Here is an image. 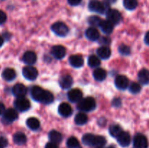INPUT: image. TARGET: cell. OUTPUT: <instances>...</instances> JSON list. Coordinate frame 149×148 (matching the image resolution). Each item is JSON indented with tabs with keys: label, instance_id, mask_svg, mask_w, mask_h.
<instances>
[{
	"label": "cell",
	"instance_id": "1",
	"mask_svg": "<svg viewBox=\"0 0 149 148\" xmlns=\"http://www.w3.org/2000/svg\"><path fill=\"white\" fill-rule=\"evenodd\" d=\"M31 94L33 100L45 104H50L54 100V96L52 93L49 91L44 90L38 86L32 87L31 89Z\"/></svg>",
	"mask_w": 149,
	"mask_h": 148
},
{
	"label": "cell",
	"instance_id": "2",
	"mask_svg": "<svg viewBox=\"0 0 149 148\" xmlns=\"http://www.w3.org/2000/svg\"><path fill=\"white\" fill-rule=\"evenodd\" d=\"M96 107V102L93 97H86L81 99L78 104V108L82 111H92L95 110Z\"/></svg>",
	"mask_w": 149,
	"mask_h": 148
},
{
	"label": "cell",
	"instance_id": "3",
	"mask_svg": "<svg viewBox=\"0 0 149 148\" xmlns=\"http://www.w3.org/2000/svg\"><path fill=\"white\" fill-rule=\"evenodd\" d=\"M51 29L56 35L59 36H65L68 33V27L63 22H57L52 26Z\"/></svg>",
	"mask_w": 149,
	"mask_h": 148
},
{
	"label": "cell",
	"instance_id": "4",
	"mask_svg": "<svg viewBox=\"0 0 149 148\" xmlns=\"http://www.w3.org/2000/svg\"><path fill=\"white\" fill-rule=\"evenodd\" d=\"M88 7L90 11L100 13V14H103L106 11L105 4L98 0H92L89 3Z\"/></svg>",
	"mask_w": 149,
	"mask_h": 148
},
{
	"label": "cell",
	"instance_id": "5",
	"mask_svg": "<svg viewBox=\"0 0 149 148\" xmlns=\"http://www.w3.org/2000/svg\"><path fill=\"white\" fill-rule=\"evenodd\" d=\"M134 148H148V142L147 138L141 133H138L133 139Z\"/></svg>",
	"mask_w": 149,
	"mask_h": 148
},
{
	"label": "cell",
	"instance_id": "6",
	"mask_svg": "<svg viewBox=\"0 0 149 148\" xmlns=\"http://www.w3.org/2000/svg\"><path fill=\"white\" fill-rule=\"evenodd\" d=\"M15 107L17 110L21 112L27 111L31 107L30 102L25 97H18L15 101Z\"/></svg>",
	"mask_w": 149,
	"mask_h": 148
},
{
	"label": "cell",
	"instance_id": "7",
	"mask_svg": "<svg viewBox=\"0 0 149 148\" xmlns=\"http://www.w3.org/2000/svg\"><path fill=\"white\" fill-rule=\"evenodd\" d=\"M23 75L29 81H34L38 76V71L32 66H26L23 69Z\"/></svg>",
	"mask_w": 149,
	"mask_h": 148
},
{
	"label": "cell",
	"instance_id": "8",
	"mask_svg": "<svg viewBox=\"0 0 149 148\" xmlns=\"http://www.w3.org/2000/svg\"><path fill=\"white\" fill-rule=\"evenodd\" d=\"M106 17H107V20L111 22L113 25L118 24L120 22L121 18H122L121 13L116 10H108Z\"/></svg>",
	"mask_w": 149,
	"mask_h": 148
},
{
	"label": "cell",
	"instance_id": "9",
	"mask_svg": "<svg viewBox=\"0 0 149 148\" xmlns=\"http://www.w3.org/2000/svg\"><path fill=\"white\" fill-rule=\"evenodd\" d=\"M51 54L55 58L58 59H61L65 57L66 54V50L64 46L61 45H56V46H52L51 49Z\"/></svg>",
	"mask_w": 149,
	"mask_h": 148
},
{
	"label": "cell",
	"instance_id": "10",
	"mask_svg": "<svg viewBox=\"0 0 149 148\" xmlns=\"http://www.w3.org/2000/svg\"><path fill=\"white\" fill-rule=\"evenodd\" d=\"M83 94L79 89H73L68 93V98L71 102H79L82 99Z\"/></svg>",
	"mask_w": 149,
	"mask_h": 148
},
{
	"label": "cell",
	"instance_id": "11",
	"mask_svg": "<svg viewBox=\"0 0 149 148\" xmlns=\"http://www.w3.org/2000/svg\"><path fill=\"white\" fill-rule=\"evenodd\" d=\"M58 113L63 117H69L72 114V108L69 104L63 102L58 107Z\"/></svg>",
	"mask_w": 149,
	"mask_h": 148
},
{
	"label": "cell",
	"instance_id": "12",
	"mask_svg": "<svg viewBox=\"0 0 149 148\" xmlns=\"http://www.w3.org/2000/svg\"><path fill=\"white\" fill-rule=\"evenodd\" d=\"M117 141L118 143H119L122 147H125L129 146L131 142L130 135L129 133H127V132L122 131V133L117 136Z\"/></svg>",
	"mask_w": 149,
	"mask_h": 148
},
{
	"label": "cell",
	"instance_id": "13",
	"mask_svg": "<svg viewBox=\"0 0 149 148\" xmlns=\"http://www.w3.org/2000/svg\"><path fill=\"white\" fill-rule=\"evenodd\" d=\"M115 85L119 89H126L129 85V80L125 75H118L115 79Z\"/></svg>",
	"mask_w": 149,
	"mask_h": 148
},
{
	"label": "cell",
	"instance_id": "14",
	"mask_svg": "<svg viewBox=\"0 0 149 148\" xmlns=\"http://www.w3.org/2000/svg\"><path fill=\"white\" fill-rule=\"evenodd\" d=\"M13 93L17 98L18 97H24L27 93V89L23 84H17L13 86Z\"/></svg>",
	"mask_w": 149,
	"mask_h": 148
},
{
	"label": "cell",
	"instance_id": "15",
	"mask_svg": "<svg viewBox=\"0 0 149 148\" xmlns=\"http://www.w3.org/2000/svg\"><path fill=\"white\" fill-rule=\"evenodd\" d=\"M97 136L93 135L92 133H86L83 136L82 142L83 143L87 146H97Z\"/></svg>",
	"mask_w": 149,
	"mask_h": 148
},
{
	"label": "cell",
	"instance_id": "16",
	"mask_svg": "<svg viewBox=\"0 0 149 148\" xmlns=\"http://www.w3.org/2000/svg\"><path fill=\"white\" fill-rule=\"evenodd\" d=\"M69 62L71 66L76 68H79L82 67L84 65V59L80 55H71L69 57Z\"/></svg>",
	"mask_w": 149,
	"mask_h": 148
},
{
	"label": "cell",
	"instance_id": "17",
	"mask_svg": "<svg viewBox=\"0 0 149 148\" xmlns=\"http://www.w3.org/2000/svg\"><path fill=\"white\" fill-rule=\"evenodd\" d=\"M36 55L32 51H27L23 56V61L28 65H33L36 62Z\"/></svg>",
	"mask_w": 149,
	"mask_h": 148
},
{
	"label": "cell",
	"instance_id": "18",
	"mask_svg": "<svg viewBox=\"0 0 149 148\" xmlns=\"http://www.w3.org/2000/svg\"><path fill=\"white\" fill-rule=\"evenodd\" d=\"M3 116H4V120H6L7 121L13 122L17 118L18 115H17V111L15 109L9 108L4 112Z\"/></svg>",
	"mask_w": 149,
	"mask_h": 148
},
{
	"label": "cell",
	"instance_id": "19",
	"mask_svg": "<svg viewBox=\"0 0 149 148\" xmlns=\"http://www.w3.org/2000/svg\"><path fill=\"white\" fill-rule=\"evenodd\" d=\"M85 36L90 41H97L100 37V33L95 28H89L85 31Z\"/></svg>",
	"mask_w": 149,
	"mask_h": 148
},
{
	"label": "cell",
	"instance_id": "20",
	"mask_svg": "<svg viewBox=\"0 0 149 148\" xmlns=\"http://www.w3.org/2000/svg\"><path fill=\"white\" fill-rule=\"evenodd\" d=\"M60 86L62 89H66L70 88L73 84V78L71 75H65L61 78L59 81Z\"/></svg>",
	"mask_w": 149,
	"mask_h": 148
},
{
	"label": "cell",
	"instance_id": "21",
	"mask_svg": "<svg viewBox=\"0 0 149 148\" xmlns=\"http://www.w3.org/2000/svg\"><path fill=\"white\" fill-rule=\"evenodd\" d=\"M99 26L102 31L106 34H110L113 30V25L109 20H101Z\"/></svg>",
	"mask_w": 149,
	"mask_h": 148
},
{
	"label": "cell",
	"instance_id": "22",
	"mask_svg": "<svg viewBox=\"0 0 149 148\" xmlns=\"http://www.w3.org/2000/svg\"><path fill=\"white\" fill-rule=\"evenodd\" d=\"M97 54L99 57L102 58L103 59H106L110 57L111 55V49L109 47L106 46H103L97 49Z\"/></svg>",
	"mask_w": 149,
	"mask_h": 148
},
{
	"label": "cell",
	"instance_id": "23",
	"mask_svg": "<svg viewBox=\"0 0 149 148\" xmlns=\"http://www.w3.org/2000/svg\"><path fill=\"white\" fill-rule=\"evenodd\" d=\"M16 77V73L13 68H6L2 72V78L7 81L14 80Z\"/></svg>",
	"mask_w": 149,
	"mask_h": 148
},
{
	"label": "cell",
	"instance_id": "24",
	"mask_svg": "<svg viewBox=\"0 0 149 148\" xmlns=\"http://www.w3.org/2000/svg\"><path fill=\"white\" fill-rule=\"evenodd\" d=\"M138 80L143 85L149 84V71L146 69H142L138 73Z\"/></svg>",
	"mask_w": 149,
	"mask_h": 148
},
{
	"label": "cell",
	"instance_id": "25",
	"mask_svg": "<svg viewBox=\"0 0 149 148\" xmlns=\"http://www.w3.org/2000/svg\"><path fill=\"white\" fill-rule=\"evenodd\" d=\"M107 76V73L103 68H97L93 72V77L96 81H103L106 79Z\"/></svg>",
	"mask_w": 149,
	"mask_h": 148
},
{
	"label": "cell",
	"instance_id": "26",
	"mask_svg": "<svg viewBox=\"0 0 149 148\" xmlns=\"http://www.w3.org/2000/svg\"><path fill=\"white\" fill-rule=\"evenodd\" d=\"M13 141H14L16 145H23L26 144V141H27V138H26V135L22 133V132H17L13 136Z\"/></svg>",
	"mask_w": 149,
	"mask_h": 148
},
{
	"label": "cell",
	"instance_id": "27",
	"mask_svg": "<svg viewBox=\"0 0 149 148\" xmlns=\"http://www.w3.org/2000/svg\"><path fill=\"white\" fill-rule=\"evenodd\" d=\"M49 139L52 142L55 144H58L62 141V134L59 131L55 130L51 131L49 133Z\"/></svg>",
	"mask_w": 149,
	"mask_h": 148
},
{
	"label": "cell",
	"instance_id": "28",
	"mask_svg": "<svg viewBox=\"0 0 149 148\" xmlns=\"http://www.w3.org/2000/svg\"><path fill=\"white\" fill-rule=\"evenodd\" d=\"M26 125L31 130H37L40 126V122L36 118H29L26 120Z\"/></svg>",
	"mask_w": 149,
	"mask_h": 148
},
{
	"label": "cell",
	"instance_id": "29",
	"mask_svg": "<svg viewBox=\"0 0 149 148\" xmlns=\"http://www.w3.org/2000/svg\"><path fill=\"white\" fill-rule=\"evenodd\" d=\"M87 120H88V118H87V115L83 113H77L74 118L76 124L79 125V126H82V125L85 124L87 122Z\"/></svg>",
	"mask_w": 149,
	"mask_h": 148
},
{
	"label": "cell",
	"instance_id": "30",
	"mask_svg": "<svg viewBox=\"0 0 149 148\" xmlns=\"http://www.w3.org/2000/svg\"><path fill=\"white\" fill-rule=\"evenodd\" d=\"M88 65L91 68H97L100 65V60L98 57L90 55L88 58Z\"/></svg>",
	"mask_w": 149,
	"mask_h": 148
},
{
	"label": "cell",
	"instance_id": "31",
	"mask_svg": "<svg viewBox=\"0 0 149 148\" xmlns=\"http://www.w3.org/2000/svg\"><path fill=\"white\" fill-rule=\"evenodd\" d=\"M124 6L128 10H133L138 7V0H124Z\"/></svg>",
	"mask_w": 149,
	"mask_h": 148
},
{
	"label": "cell",
	"instance_id": "32",
	"mask_svg": "<svg viewBox=\"0 0 149 148\" xmlns=\"http://www.w3.org/2000/svg\"><path fill=\"white\" fill-rule=\"evenodd\" d=\"M122 132V129L119 125H112L109 129V133L113 137H116Z\"/></svg>",
	"mask_w": 149,
	"mask_h": 148
},
{
	"label": "cell",
	"instance_id": "33",
	"mask_svg": "<svg viewBox=\"0 0 149 148\" xmlns=\"http://www.w3.org/2000/svg\"><path fill=\"white\" fill-rule=\"evenodd\" d=\"M66 145L68 148H81L79 140L74 136H71L67 140Z\"/></svg>",
	"mask_w": 149,
	"mask_h": 148
},
{
	"label": "cell",
	"instance_id": "34",
	"mask_svg": "<svg viewBox=\"0 0 149 148\" xmlns=\"http://www.w3.org/2000/svg\"><path fill=\"white\" fill-rule=\"evenodd\" d=\"M101 20H102L100 19V17L94 15V16H90V17L88 18V20H87V21H88L89 24H90L91 26H99V24L100 23Z\"/></svg>",
	"mask_w": 149,
	"mask_h": 148
},
{
	"label": "cell",
	"instance_id": "35",
	"mask_svg": "<svg viewBox=\"0 0 149 148\" xmlns=\"http://www.w3.org/2000/svg\"><path fill=\"white\" fill-rule=\"evenodd\" d=\"M130 91L132 94H138L140 92V91L141 90V86L139 84L136 82H132L130 84L129 88Z\"/></svg>",
	"mask_w": 149,
	"mask_h": 148
},
{
	"label": "cell",
	"instance_id": "36",
	"mask_svg": "<svg viewBox=\"0 0 149 148\" xmlns=\"http://www.w3.org/2000/svg\"><path fill=\"white\" fill-rule=\"evenodd\" d=\"M119 53L122 54V55H129L131 52L130 48L125 44H122L119 46Z\"/></svg>",
	"mask_w": 149,
	"mask_h": 148
},
{
	"label": "cell",
	"instance_id": "37",
	"mask_svg": "<svg viewBox=\"0 0 149 148\" xmlns=\"http://www.w3.org/2000/svg\"><path fill=\"white\" fill-rule=\"evenodd\" d=\"M8 145V141L6 138L0 136V148H5Z\"/></svg>",
	"mask_w": 149,
	"mask_h": 148
},
{
	"label": "cell",
	"instance_id": "38",
	"mask_svg": "<svg viewBox=\"0 0 149 148\" xmlns=\"http://www.w3.org/2000/svg\"><path fill=\"white\" fill-rule=\"evenodd\" d=\"M7 20V16L6 14L2 11L0 10V24H3Z\"/></svg>",
	"mask_w": 149,
	"mask_h": 148
},
{
	"label": "cell",
	"instance_id": "39",
	"mask_svg": "<svg viewBox=\"0 0 149 148\" xmlns=\"http://www.w3.org/2000/svg\"><path fill=\"white\" fill-rule=\"evenodd\" d=\"M100 43L103 45H108L110 44V39L107 37H102L100 39Z\"/></svg>",
	"mask_w": 149,
	"mask_h": 148
},
{
	"label": "cell",
	"instance_id": "40",
	"mask_svg": "<svg viewBox=\"0 0 149 148\" xmlns=\"http://www.w3.org/2000/svg\"><path fill=\"white\" fill-rule=\"evenodd\" d=\"M81 0H68V2L71 6H77L81 3Z\"/></svg>",
	"mask_w": 149,
	"mask_h": 148
},
{
	"label": "cell",
	"instance_id": "41",
	"mask_svg": "<svg viewBox=\"0 0 149 148\" xmlns=\"http://www.w3.org/2000/svg\"><path fill=\"white\" fill-rule=\"evenodd\" d=\"M45 148H58V147L57 145V144L50 142L47 144L46 146H45Z\"/></svg>",
	"mask_w": 149,
	"mask_h": 148
},
{
	"label": "cell",
	"instance_id": "42",
	"mask_svg": "<svg viewBox=\"0 0 149 148\" xmlns=\"http://www.w3.org/2000/svg\"><path fill=\"white\" fill-rule=\"evenodd\" d=\"M113 105L116 106V107H119V106H120L121 105V100L118 98L114 99L113 101Z\"/></svg>",
	"mask_w": 149,
	"mask_h": 148
},
{
	"label": "cell",
	"instance_id": "43",
	"mask_svg": "<svg viewBox=\"0 0 149 148\" xmlns=\"http://www.w3.org/2000/svg\"><path fill=\"white\" fill-rule=\"evenodd\" d=\"M5 111V107L4 105L1 102H0V115H2L4 112Z\"/></svg>",
	"mask_w": 149,
	"mask_h": 148
},
{
	"label": "cell",
	"instance_id": "44",
	"mask_svg": "<svg viewBox=\"0 0 149 148\" xmlns=\"http://www.w3.org/2000/svg\"><path fill=\"white\" fill-rule=\"evenodd\" d=\"M144 41H145V43L147 45H149V31L147 32L146 34Z\"/></svg>",
	"mask_w": 149,
	"mask_h": 148
},
{
	"label": "cell",
	"instance_id": "45",
	"mask_svg": "<svg viewBox=\"0 0 149 148\" xmlns=\"http://www.w3.org/2000/svg\"><path fill=\"white\" fill-rule=\"evenodd\" d=\"M3 43H4V39L0 36V47L3 45Z\"/></svg>",
	"mask_w": 149,
	"mask_h": 148
},
{
	"label": "cell",
	"instance_id": "46",
	"mask_svg": "<svg viewBox=\"0 0 149 148\" xmlns=\"http://www.w3.org/2000/svg\"><path fill=\"white\" fill-rule=\"evenodd\" d=\"M107 148H116V147H115L114 146H113V145H111V146H109V147H108Z\"/></svg>",
	"mask_w": 149,
	"mask_h": 148
},
{
	"label": "cell",
	"instance_id": "47",
	"mask_svg": "<svg viewBox=\"0 0 149 148\" xmlns=\"http://www.w3.org/2000/svg\"><path fill=\"white\" fill-rule=\"evenodd\" d=\"M96 148H102V147H96Z\"/></svg>",
	"mask_w": 149,
	"mask_h": 148
}]
</instances>
